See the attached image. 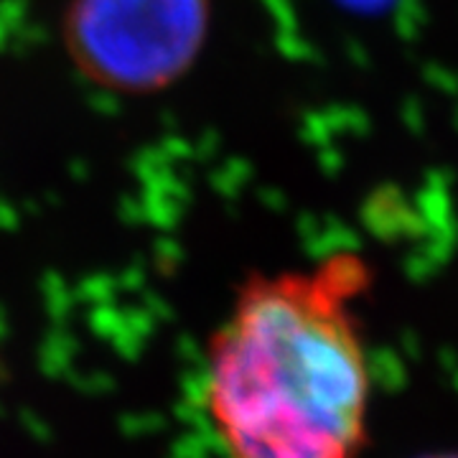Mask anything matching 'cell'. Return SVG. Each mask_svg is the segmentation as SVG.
<instances>
[{"label":"cell","instance_id":"2","mask_svg":"<svg viewBox=\"0 0 458 458\" xmlns=\"http://www.w3.org/2000/svg\"><path fill=\"white\" fill-rule=\"evenodd\" d=\"M209 21V0H69L66 44L92 82L146 95L189 72Z\"/></svg>","mask_w":458,"mask_h":458},{"label":"cell","instance_id":"1","mask_svg":"<svg viewBox=\"0 0 458 458\" xmlns=\"http://www.w3.org/2000/svg\"><path fill=\"white\" fill-rule=\"evenodd\" d=\"M357 258L258 276L212 334L199 408L222 458H361L372 369Z\"/></svg>","mask_w":458,"mask_h":458}]
</instances>
